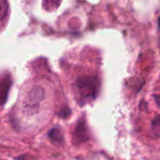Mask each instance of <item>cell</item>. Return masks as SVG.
Instances as JSON below:
<instances>
[{
	"label": "cell",
	"mask_w": 160,
	"mask_h": 160,
	"mask_svg": "<svg viewBox=\"0 0 160 160\" xmlns=\"http://www.w3.org/2000/svg\"><path fill=\"white\" fill-rule=\"evenodd\" d=\"M99 81L97 78L85 76L79 78L76 81V88L81 103L93 100L99 91Z\"/></svg>",
	"instance_id": "6da1fadb"
},
{
	"label": "cell",
	"mask_w": 160,
	"mask_h": 160,
	"mask_svg": "<svg viewBox=\"0 0 160 160\" xmlns=\"http://www.w3.org/2000/svg\"><path fill=\"white\" fill-rule=\"evenodd\" d=\"M12 85V79L9 74H5L0 78V106L6 103Z\"/></svg>",
	"instance_id": "7a4b0ae2"
},
{
	"label": "cell",
	"mask_w": 160,
	"mask_h": 160,
	"mask_svg": "<svg viewBox=\"0 0 160 160\" xmlns=\"http://www.w3.org/2000/svg\"><path fill=\"white\" fill-rule=\"evenodd\" d=\"M88 140V133L85 122L80 120L77 124L73 133V141L76 142H84Z\"/></svg>",
	"instance_id": "3957f363"
},
{
	"label": "cell",
	"mask_w": 160,
	"mask_h": 160,
	"mask_svg": "<svg viewBox=\"0 0 160 160\" xmlns=\"http://www.w3.org/2000/svg\"><path fill=\"white\" fill-rule=\"evenodd\" d=\"M44 90L40 87L34 88L31 91L27 97V106L29 107H34L38 104L44 98Z\"/></svg>",
	"instance_id": "277c9868"
},
{
	"label": "cell",
	"mask_w": 160,
	"mask_h": 160,
	"mask_svg": "<svg viewBox=\"0 0 160 160\" xmlns=\"http://www.w3.org/2000/svg\"><path fill=\"white\" fill-rule=\"evenodd\" d=\"M48 137L52 142H55L57 144H62L64 142L63 136L59 129L53 128L48 132Z\"/></svg>",
	"instance_id": "5b68a950"
},
{
	"label": "cell",
	"mask_w": 160,
	"mask_h": 160,
	"mask_svg": "<svg viewBox=\"0 0 160 160\" xmlns=\"http://www.w3.org/2000/svg\"><path fill=\"white\" fill-rule=\"evenodd\" d=\"M9 11V3L7 0H0V20L7 16Z\"/></svg>",
	"instance_id": "8992f818"
},
{
	"label": "cell",
	"mask_w": 160,
	"mask_h": 160,
	"mask_svg": "<svg viewBox=\"0 0 160 160\" xmlns=\"http://www.w3.org/2000/svg\"><path fill=\"white\" fill-rule=\"evenodd\" d=\"M61 0H44V6L47 9H53L57 7Z\"/></svg>",
	"instance_id": "52a82bcc"
},
{
	"label": "cell",
	"mask_w": 160,
	"mask_h": 160,
	"mask_svg": "<svg viewBox=\"0 0 160 160\" xmlns=\"http://www.w3.org/2000/svg\"><path fill=\"white\" fill-rule=\"evenodd\" d=\"M152 126L160 129V116H157L152 121Z\"/></svg>",
	"instance_id": "ba28073f"
},
{
	"label": "cell",
	"mask_w": 160,
	"mask_h": 160,
	"mask_svg": "<svg viewBox=\"0 0 160 160\" xmlns=\"http://www.w3.org/2000/svg\"><path fill=\"white\" fill-rule=\"evenodd\" d=\"M70 109H68V108H66L65 109H62V111H61V112H60V114H59V115L61 116V117H68L69 116V113H70Z\"/></svg>",
	"instance_id": "9c48e42d"
},
{
	"label": "cell",
	"mask_w": 160,
	"mask_h": 160,
	"mask_svg": "<svg viewBox=\"0 0 160 160\" xmlns=\"http://www.w3.org/2000/svg\"><path fill=\"white\" fill-rule=\"evenodd\" d=\"M155 101H156L157 106L160 107V95H155Z\"/></svg>",
	"instance_id": "30bf717a"
},
{
	"label": "cell",
	"mask_w": 160,
	"mask_h": 160,
	"mask_svg": "<svg viewBox=\"0 0 160 160\" xmlns=\"http://www.w3.org/2000/svg\"><path fill=\"white\" fill-rule=\"evenodd\" d=\"M159 27H160V18L159 19Z\"/></svg>",
	"instance_id": "8fae6325"
}]
</instances>
